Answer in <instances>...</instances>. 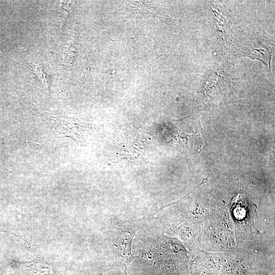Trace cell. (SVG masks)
<instances>
[{
  "label": "cell",
  "instance_id": "cell-1",
  "mask_svg": "<svg viewBox=\"0 0 275 275\" xmlns=\"http://www.w3.org/2000/svg\"><path fill=\"white\" fill-rule=\"evenodd\" d=\"M134 221H120L109 231L108 242L115 257L113 264L107 270L119 267L127 275V269L131 262L138 256L131 253V245L136 232L147 218Z\"/></svg>",
  "mask_w": 275,
  "mask_h": 275
},
{
  "label": "cell",
  "instance_id": "cell-2",
  "mask_svg": "<svg viewBox=\"0 0 275 275\" xmlns=\"http://www.w3.org/2000/svg\"><path fill=\"white\" fill-rule=\"evenodd\" d=\"M54 129L62 136L74 138L76 139L79 131V125L81 122L76 118L66 117H58L54 119Z\"/></svg>",
  "mask_w": 275,
  "mask_h": 275
},
{
  "label": "cell",
  "instance_id": "cell-3",
  "mask_svg": "<svg viewBox=\"0 0 275 275\" xmlns=\"http://www.w3.org/2000/svg\"><path fill=\"white\" fill-rule=\"evenodd\" d=\"M28 64L32 67L33 73L38 77L39 80L42 83L46 89L49 91L50 78L49 76L42 69L41 67L28 62Z\"/></svg>",
  "mask_w": 275,
  "mask_h": 275
},
{
  "label": "cell",
  "instance_id": "cell-4",
  "mask_svg": "<svg viewBox=\"0 0 275 275\" xmlns=\"http://www.w3.org/2000/svg\"><path fill=\"white\" fill-rule=\"evenodd\" d=\"M0 232H4V233H9V234H11L14 236H17L18 237H19V238L22 239L23 240H25L24 239H23L21 236H19V235H18L17 234H16V233H15L14 232H12V231H8V230H5V229H0Z\"/></svg>",
  "mask_w": 275,
  "mask_h": 275
},
{
  "label": "cell",
  "instance_id": "cell-5",
  "mask_svg": "<svg viewBox=\"0 0 275 275\" xmlns=\"http://www.w3.org/2000/svg\"><path fill=\"white\" fill-rule=\"evenodd\" d=\"M0 275H7L0 269Z\"/></svg>",
  "mask_w": 275,
  "mask_h": 275
}]
</instances>
